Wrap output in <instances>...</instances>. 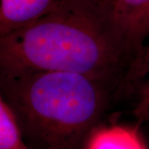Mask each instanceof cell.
Listing matches in <instances>:
<instances>
[{
  "label": "cell",
  "mask_w": 149,
  "mask_h": 149,
  "mask_svg": "<svg viewBox=\"0 0 149 149\" xmlns=\"http://www.w3.org/2000/svg\"><path fill=\"white\" fill-rule=\"evenodd\" d=\"M134 61L105 0H60L32 24L0 37V73L66 71L118 92Z\"/></svg>",
  "instance_id": "6da1fadb"
},
{
  "label": "cell",
  "mask_w": 149,
  "mask_h": 149,
  "mask_svg": "<svg viewBox=\"0 0 149 149\" xmlns=\"http://www.w3.org/2000/svg\"><path fill=\"white\" fill-rule=\"evenodd\" d=\"M0 97L23 137L40 149H78L96 128L113 90L84 74L37 70L0 73Z\"/></svg>",
  "instance_id": "7a4b0ae2"
},
{
  "label": "cell",
  "mask_w": 149,
  "mask_h": 149,
  "mask_svg": "<svg viewBox=\"0 0 149 149\" xmlns=\"http://www.w3.org/2000/svg\"><path fill=\"white\" fill-rule=\"evenodd\" d=\"M113 21L134 60L149 43V0H113Z\"/></svg>",
  "instance_id": "3957f363"
},
{
  "label": "cell",
  "mask_w": 149,
  "mask_h": 149,
  "mask_svg": "<svg viewBox=\"0 0 149 149\" xmlns=\"http://www.w3.org/2000/svg\"><path fill=\"white\" fill-rule=\"evenodd\" d=\"M60 0H0V37L32 24Z\"/></svg>",
  "instance_id": "277c9868"
},
{
  "label": "cell",
  "mask_w": 149,
  "mask_h": 149,
  "mask_svg": "<svg viewBox=\"0 0 149 149\" xmlns=\"http://www.w3.org/2000/svg\"><path fill=\"white\" fill-rule=\"evenodd\" d=\"M127 91L136 95L133 113L139 125L143 124L149 118V43L141 56L133 61L118 93Z\"/></svg>",
  "instance_id": "5b68a950"
},
{
  "label": "cell",
  "mask_w": 149,
  "mask_h": 149,
  "mask_svg": "<svg viewBox=\"0 0 149 149\" xmlns=\"http://www.w3.org/2000/svg\"><path fill=\"white\" fill-rule=\"evenodd\" d=\"M85 149H149L137 128L111 125L95 128Z\"/></svg>",
  "instance_id": "8992f818"
},
{
  "label": "cell",
  "mask_w": 149,
  "mask_h": 149,
  "mask_svg": "<svg viewBox=\"0 0 149 149\" xmlns=\"http://www.w3.org/2000/svg\"><path fill=\"white\" fill-rule=\"evenodd\" d=\"M0 149H29L16 117L0 97Z\"/></svg>",
  "instance_id": "52a82bcc"
},
{
  "label": "cell",
  "mask_w": 149,
  "mask_h": 149,
  "mask_svg": "<svg viewBox=\"0 0 149 149\" xmlns=\"http://www.w3.org/2000/svg\"><path fill=\"white\" fill-rule=\"evenodd\" d=\"M105 1H106L108 3H109V4H110V3H111V2H112V1H113V0H105Z\"/></svg>",
  "instance_id": "ba28073f"
},
{
  "label": "cell",
  "mask_w": 149,
  "mask_h": 149,
  "mask_svg": "<svg viewBox=\"0 0 149 149\" xmlns=\"http://www.w3.org/2000/svg\"><path fill=\"white\" fill-rule=\"evenodd\" d=\"M146 122H149V118L148 119V120H147V121H146ZM146 122H145V123H146Z\"/></svg>",
  "instance_id": "9c48e42d"
}]
</instances>
